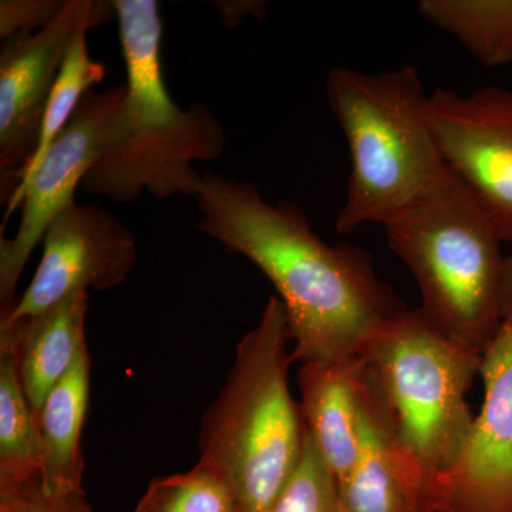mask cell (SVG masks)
<instances>
[{"label": "cell", "mask_w": 512, "mask_h": 512, "mask_svg": "<svg viewBox=\"0 0 512 512\" xmlns=\"http://www.w3.org/2000/svg\"><path fill=\"white\" fill-rule=\"evenodd\" d=\"M202 234L254 262L279 293L293 359L360 356L376 330L404 306L377 276L372 258L316 235L298 202H268L256 185L205 171L197 198Z\"/></svg>", "instance_id": "6da1fadb"}, {"label": "cell", "mask_w": 512, "mask_h": 512, "mask_svg": "<svg viewBox=\"0 0 512 512\" xmlns=\"http://www.w3.org/2000/svg\"><path fill=\"white\" fill-rule=\"evenodd\" d=\"M127 72L128 137L93 165L82 188L117 204L143 192L158 200L197 198L204 185L195 161L222 157L227 134L202 103L181 109L165 86L161 66L160 6L156 0H116Z\"/></svg>", "instance_id": "7a4b0ae2"}, {"label": "cell", "mask_w": 512, "mask_h": 512, "mask_svg": "<svg viewBox=\"0 0 512 512\" xmlns=\"http://www.w3.org/2000/svg\"><path fill=\"white\" fill-rule=\"evenodd\" d=\"M417 10L483 66L512 64V0H420Z\"/></svg>", "instance_id": "2e32d148"}, {"label": "cell", "mask_w": 512, "mask_h": 512, "mask_svg": "<svg viewBox=\"0 0 512 512\" xmlns=\"http://www.w3.org/2000/svg\"><path fill=\"white\" fill-rule=\"evenodd\" d=\"M87 308L89 293L80 292L40 315L0 326V352L15 357L20 383L36 416L87 348Z\"/></svg>", "instance_id": "5bb4252c"}, {"label": "cell", "mask_w": 512, "mask_h": 512, "mask_svg": "<svg viewBox=\"0 0 512 512\" xmlns=\"http://www.w3.org/2000/svg\"><path fill=\"white\" fill-rule=\"evenodd\" d=\"M29 288L2 306L0 326L32 318L76 293L109 291L126 282L137 261L130 229L97 204L67 205L47 227Z\"/></svg>", "instance_id": "30bf717a"}, {"label": "cell", "mask_w": 512, "mask_h": 512, "mask_svg": "<svg viewBox=\"0 0 512 512\" xmlns=\"http://www.w3.org/2000/svg\"><path fill=\"white\" fill-rule=\"evenodd\" d=\"M67 0H2L0 39L32 35L46 28L60 15Z\"/></svg>", "instance_id": "7402d4cb"}, {"label": "cell", "mask_w": 512, "mask_h": 512, "mask_svg": "<svg viewBox=\"0 0 512 512\" xmlns=\"http://www.w3.org/2000/svg\"><path fill=\"white\" fill-rule=\"evenodd\" d=\"M117 18L114 2L67 0L52 23L10 37L0 50V198L9 204L35 156L47 101L82 30Z\"/></svg>", "instance_id": "ba28073f"}, {"label": "cell", "mask_w": 512, "mask_h": 512, "mask_svg": "<svg viewBox=\"0 0 512 512\" xmlns=\"http://www.w3.org/2000/svg\"><path fill=\"white\" fill-rule=\"evenodd\" d=\"M480 413L456 460L433 480L430 512H512V328L485 349Z\"/></svg>", "instance_id": "8fae6325"}, {"label": "cell", "mask_w": 512, "mask_h": 512, "mask_svg": "<svg viewBox=\"0 0 512 512\" xmlns=\"http://www.w3.org/2000/svg\"><path fill=\"white\" fill-rule=\"evenodd\" d=\"M0 512H93L84 493L47 494L40 478L0 484Z\"/></svg>", "instance_id": "44dd1931"}, {"label": "cell", "mask_w": 512, "mask_h": 512, "mask_svg": "<svg viewBox=\"0 0 512 512\" xmlns=\"http://www.w3.org/2000/svg\"><path fill=\"white\" fill-rule=\"evenodd\" d=\"M424 116L441 158L512 244V92L485 86L470 93L436 89Z\"/></svg>", "instance_id": "9c48e42d"}, {"label": "cell", "mask_w": 512, "mask_h": 512, "mask_svg": "<svg viewBox=\"0 0 512 512\" xmlns=\"http://www.w3.org/2000/svg\"><path fill=\"white\" fill-rule=\"evenodd\" d=\"M306 430L336 483L355 468L365 447L369 380L360 356L306 363L298 373Z\"/></svg>", "instance_id": "7c38bea8"}, {"label": "cell", "mask_w": 512, "mask_h": 512, "mask_svg": "<svg viewBox=\"0 0 512 512\" xmlns=\"http://www.w3.org/2000/svg\"><path fill=\"white\" fill-rule=\"evenodd\" d=\"M128 137L127 86L90 90L80 101L72 119L35 167L23 175L6 205L5 220L18 208V231L12 239L0 235V301H15L16 286L30 255L45 237L53 218L73 204L74 192L104 154Z\"/></svg>", "instance_id": "52a82bcc"}, {"label": "cell", "mask_w": 512, "mask_h": 512, "mask_svg": "<svg viewBox=\"0 0 512 512\" xmlns=\"http://www.w3.org/2000/svg\"><path fill=\"white\" fill-rule=\"evenodd\" d=\"M218 10L222 22L228 28H235L242 20L249 18L264 19L266 15V3L255 0H241V2L218 3Z\"/></svg>", "instance_id": "603a6c76"}, {"label": "cell", "mask_w": 512, "mask_h": 512, "mask_svg": "<svg viewBox=\"0 0 512 512\" xmlns=\"http://www.w3.org/2000/svg\"><path fill=\"white\" fill-rule=\"evenodd\" d=\"M90 394V357L84 348L37 414L40 484L47 494L84 493L82 431Z\"/></svg>", "instance_id": "9a60e30c"}, {"label": "cell", "mask_w": 512, "mask_h": 512, "mask_svg": "<svg viewBox=\"0 0 512 512\" xmlns=\"http://www.w3.org/2000/svg\"><path fill=\"white\" fill-rule=\"evenodd\" d=\"M36 478H40L37 416L20 383L15 357L0 352V484Z\"/></svg>", "instance_id": "e0dca14e"}, {"label": "cell", "mask_w": 512, "mask_h": 512, "mask_svg": "<svg viewBox=\"0 0 512 512\" xmlns=\"http://www.w3.org/2000/svg\"><path fill=\"white\" fill-rule=\"evenodd\" d=\"M134 512H241L227 481L198 461L187 473L156 478Z\"/></svg>", "instance_id": "ac0fdd59"}, {"label": "cell", "mask_w": 512, "mask_h": 512, "mask_svg": "<svg viewBox=\"0 0 512 512\" xmlns=\"http://www.w3.org/2000/svg\"><path fill=\"white\" fill-rule=\"evenodd\" d=\"M336 484L338 512H430L429 478L400 446L372 387L365 447L355 468Z\"/></svg>", "instance_id": "4fadbf2b"}, {"label": "cell", "mask_w": 512, "mask_h": 512, "mask_svg": "<svg viewBox=\"0 0 512 512\" xmlns=\"http://www.w3.org/2000/svg\"><path fill=\"white\" fill-rule=\"evenodd\" d=\"M483 356L443 332L420 308L394 313L360 353L377 404L400 446L429 478L430 491L473 426L467 394Z\"/></svg>", "instance_id": "8992f818"}, {"label": "cell", "mask_w": 512, "mask_h": 512, "mask_svg": "<svg viewBox=\"0 0 512 512\" xmlns=\"http://www.w3.org/2000/svg\"><path fill=\"white\" fill-rule=\"evenodd\" d=\"M326 97L350 156L345 204L335 227L348 235L386 225L446 168L424 116L429 94L419 69L404 64L382 73L336 66Z\"/></svg>", "instance_id": "5b68a950"}, {"label": "cell", "mask_w": 512, "mask_h": 512, "mask_svg": "<svg viewBox=\"0 0 512 512\" xmlns=\"http://www.w3.org/2000/svg\"><path fill=\"white\" fill-rule=\"evenodd\" d=\"M87 32L89 30H82L67 52L52 94L47 101L35 156L26 171L35 167L40 158L45 156L53 141L72 119L73 113L83 97L90 92L94 84H100L106 77V69L103 64L94 62L90 57L89 47H87Z\"/></svg>", "instance_id": "d6986e66"}, {"label": "cell", "mask_w": 512, "mask_h": 512, "mask_svg": "<svg viewBox=\"0 0 512 512\" xmlns=\"http://www.w3.org/2000/svg\"><path fill=\"white\" fill-rule=\"evenodd\" d=\"M383 228L419 286L424 315L484 353L504 326L507 255L476 198L446 167Z\"/></svg>", "instance_id": "277c9868"}, {"label": "cell", "mask_w": 512, "mask_h": 512, "mask_svg": "<svg viewBox=\"0 0 512 512\" xmlns=\"http://www.w3.org/2000/svg\"><path fill=\"white\" fill-rule=\"evenodd\" d=\"M268 512H338V484L309 434L298 467Z\"/></svg>", "instance_id": "ffe728a7"}, {"label": "cell", "mask_w": 512, "mask_h": 512, "mask_svg": "<svg viewBox=\"0 0 512 512\" xmlns=\"http://www.w3.org/2000/svg\"><path fill=\"white\" fill-rule=\"evenodd\" d=\"M504 326L512 328V252L507 255V261H505Z\"/></svg>", "instance_id": "cb8c5ba5"}, {"label": "cell", "mask_w": 512, "mask_h": 512, "mask_svg": "<svg viewBox=\"0 0 512 512\" xmlns=\"http://www.w3.org/2000/svg\"><path fill=\"white\" fill-rule=\"evenodd\" d=\"M289 339L284 305L271 296L201 419L200 463L227 481L241 512H268L305 448L308 430L288 383Z\"/></svg>", "instance_id": "3957f363"}]
</instances>
